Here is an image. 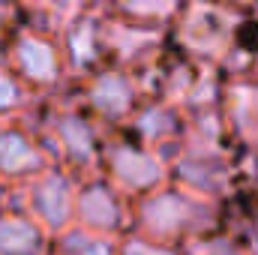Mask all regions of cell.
Wrapping results in <instances>:
<instances>
[{
  "label": "cell",
  "instance_id": "cell-1",
  "mask_svg": "<svg viewBox=\"0 0 258 255\" xmlns=\"http://www.w3.org/2000/svg\"><path fill=\"white\" fill-rule=\"evenodd\" d=\"M216 231H222L219 201L186 186L162 183L150 195L132 201V234L174 246L180 252Z\"/></svg>",
  "mask_w": 258,
  "mask_h": 255
},
{
  "label": "cell",
  "instance_id": "cell-2",
  "mask_svg": "<svg viewBox=\"0 0 258 255\" xmlns=\"http://www.w3.org/2000/svg\"><path fill=\"white\" fill-rule=\"evenodd\" d=\"M72 225L102 234V237H111V240H120L132 231V201L102 177L84 180L75 189Z\"/></svg>",
  "mask_w": 258,
  "mask_h": 255
},
{
  "label": "cell",
  "instance_id": "cell-3",
  "mask_svg": "<svg viewBox=\"0 0 258 255\" xmlns=\"http://www.w3.org/2000/svg\"><path fill=\"white\" fill-rule=\"evenodd\" d=\"M75 189L78 183L60 171V168H45L39 177H33L24 189L21 210L48 234H60L72 225L75 216Z\"/></svg>",
  "mask_w": 258,
  "mask_h": 255
},
{
  "label": "cell",
  "instance_id": "cell-4",
  "mask_svg": "<svg viewBox=\"0 0 258 255\" xmlns=\"http://www.w3.org/2000/svg\"><path fill=\"white\" fill-rule=\"evenodd\" d=\"M102 162H105V168H108V177H105V180H108L114 189L123 192L129 201H132V198L138 201V198L150 195L153 189H159V186L165 183V168H162V162H159L153 153L141 150L138 144L111 147Z\"/></svg>",
  "mask_w": 258,
  "mask_h": 255
},
{
  "label": "cell",
  "instance_id": "cell-5",
  "mask_svg": "<svg viewBox=\"0 0 258 255\" xmlns=\"http://www.w3.org/2000/svg\"><path fill=\"white\" fill-rule=\"evenodd\" d=\"M48 165V156L21 132L0 129V180L3 183H30Z\"/></svg>",
  "mask_w": 258,
  "mask_h": 255
},
{
  "label": "cell",
  "instance_id": "cell-6",
  "mask_svg": "<svg viewBox=\"0 0 258 255\" xmlns=\"http://www.w3.org/2000/svg\"><path fill=\"white\" fill-rule=\"evenodd\" d=\"M51 237L21 210L0 207V255H48Z\"/></svg>",
  "mask_w": 258,
  "mask_h": 255
},
{
  "label": "cell",
  "instance_id": "cell-7",
  "mask_svg": "<svg viewBox=\"0 0 258 255\" xmlns=\"http://www.w3.org/2000/svg\"><path fill=\"white\" fill-rule=\"evenodd\" d=\"M117 243L120 240H111V237L84 231L78 225H69L66 231L51 237L48 255H117Z\"/></svg>",
  "mask_w": 258,
  "mask_h": 255
},
{
  "label": "cell",
  "instance_id": "cell-8",
  "mask_svg": "<svg viewBox=\"0 0 258 255\" xmlns=\"http://www.w3.org/2000/svg\"><path fill=\"white\" fill-rule=\"evenodd\" d=\"M183 255H249V249L243 246V240H234V237L216 231L204 240H195L192 246H186Z\"/></svg>",
  "mask_w": 258,
  "mask_h": 255
},
{
  "label": "cell",
  "instance_id": "cell-9",
  "mask_svg": "<svg viewBox=\"0 0 258 255\" xmlns=\"http://www.w3.org/2000/svg\"><path fill=\"white\" fill-rule=\"evenodd\" d=\"M117 255H183V252L174 249V246H165V243H156V240H147V237L129 231L126 237H120V243H117Z\"/></svg>",
  "mask_w": 258,
  "mask_h": 255
}]
</instances>
